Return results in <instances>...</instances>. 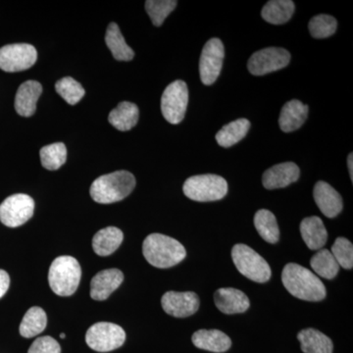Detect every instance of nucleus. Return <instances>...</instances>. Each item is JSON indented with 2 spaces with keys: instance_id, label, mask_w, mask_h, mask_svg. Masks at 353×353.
<instances>
[{
  "instance_id": "obj_15",
  "label": "nucleus",
  "mask_w": 353,
  "mask_h": 353,
  "mask_svg": "<svg viewBox=\"0 0 353 353\" xmlns=\"http://www.w3.org/2000/svg\"><path fill=\"white\" fill-rule=\"evenodd\" d=\"M216 307L224 314H238L250 308V303L245 292L234 288H222L214 294Z\"/></svg>"
},
{
  "instance_id": "obj_30",
  "label": "nucleus",
  "mask_w": 353,
  "mask_h": 353,
  "mask_svg": "<svg viewBox=\"0 0 353 353\" xmlns=\"http://www.w3.org/2000/svg\"><path fill=\"white\" fill-rule=\"evenodd\" d=\"M310 266L318 276L327 280H333L340 271V265L334 259L332 252L326 248L318 250L313 255L310 260Z\"/></svg>"
},
{
  "instance_id": "obj_23",
  "label": "nucleus",
  "mask_w": 353,
  "mask_h": 353,
  "mask_svg": "<svg viewBox=\"0 0 353 353\" xmlns=\"http://www.w3.org/2000/svg\"><path fill=\"white\" fill-rule=\"evenodd\" d=\"M124 234L116 227H108L101 230L92 239V248L99 256L112 254L122 243Z\"/></svg>"
},
{
  "instance_id": "obj_33",
  "label": "nucleus",
  "mask_w": 353,
  "mask_h": 353,
  "mask_svg": "<svg viewBox=\"0 0 353 353\" xmlns=\"http://www.w3.org/2000/svg\"><path fill=\"white\" fill-rule=\"evenodd\" d=\"M176 4L178 2L175 0H148L145 1V10L152 24L160 27L176 8Z\"/></svg>"
},
{
  "instance_id": "obj_6",
  "label": "nucleus",
  "mask_w": 353,
  "mask_h": 353,
  "mask_svg": "<svg viewBox=\"0 0 353 353\" xmlns=\"http://www.w3.org/2000/svg\"><path fill=\"white\" fill-rule=\"evenodd\" d=\"M232 259L239 272L253 282L262 284L270 280V266L250 246L243 243L234 245L232 250Z\"/></svg>"
},
{
  "instance_id": "obj_16",
  "label": "nucleus",
  "mask_w": 353,
  "mask_h": 353,
  "mask_svg": "<svg viewBox=\"0 0 353 353\" xmlns=\"http://www.w3.org/2000/svg\"><path fill=\"white\" fill-rule=\"evenodd\" d=\"M124 280V275L118 269H108L97 273L90 283V296L94 301H105Z\"/></svg>"
},
{
  "instance_id": "obj_20",
  "label": "nucleus",
  "mask_w": 353,
  "mask_h": 353,
  "mask_svg": "<svg viewBox=\"0 0 353 353\" xmlns=\"http://www.w3.org/2000/svg\"><path fill=\"white\" fill-rule=\"evenodd\" d=\"M192 341L196 347L211 352H225L232 347L231 339L219 330H199L192 334Z\"/></svg>"
},
{
  "instance_id": "obj_12",
  "label": "nucleus",
  "mask_w": 353,
  "mask_h": 353,
  "mask_svg": "<svg viewBox=\"0 0 353 353\" xmlns=\"http://www.w3.org/2000/svg\"><path fill=\"white\" fill-rule=\"evenodd\" d=\"M224 57V44L221 39H209L202 50L199 59V74L204 85H210L216 82L222 70Z\"/></svg>"
},
{
  "instance_id": "obj_21",
  "label": "nucleus",
  "mask_w": 353,
  "mask_h": 353,
  "mask_svg": "<svg viewBox=\"0 0 353 353\" xmlns=\"http://www.w3.org/2000/svg\"><path fill=\"white\" fill-rule=\"evenodd\" d=\"M308 106L303 102L294 99L283 106L279 118L281 130L285 132L296 131L307 119Z\"/></svg>"
},
{
  "instance_id": "obj_22",
  "label": "nucleus",
  "mask_w": 353,
  "mask_h": 353,
  "mask_svg": "<svg viewBox=\"0 0 353 353\" xmlns=\"http://www.w3.org/2000/svg\"><path fill=\"white\" fill-rule=\"evenodd\" d=\"M304 353H333V341L318 330L304 329L297 334Z\"/></svg>"
},
{
  "instance_id": "obj_26",
  "label": "nucleus",
  "mask_w": 353,
  "mask_h": 353,
  "mask_svg": "<svg viewBox=\"0 0 353 353\" xmlns=\"http://www.w3.org/2000/svg\"><path fill=\"white\" fill-rule=\"evenodd\" d=\"M105 41L114 58L118 61H131L134 58V50L128 46L116 23L109 24L106 30Z\"/></svg>"
},
{
  "instance_id": "obj_37",
  "label": "nucleus",
  "mask_w": 353,
  "mask_h": 353,
  "mask_svg": "<svg viewBox=\"0 0 353 353\" xmlns=\"http://www.w3.org/2000/svg\"><path fill=\"white\" fill-rule=\"evenodd\" d=\"M9 285H10V278L8 274L4 270H0V299L6 294Z\"/></svg>"
},
{
  "instance_id": "obj_34",
  "label": "nucleus",
  "mask_w": 353,
  "mask_h": 353,
  "mask_svg": "<svg viewBox=\"0 0 353 353\" xmlns=\"http://www.w3.org/2000/svg\"><path fill=\"white\" fill-rule=\"evenodd\" d=\"M336 20L326 14L315 16L308 24L309 32L315 39H326L333 36L336 31Z\"/></svg>"
},
{
  "instance_id": "obj_18",
  "label": "nucleus",
  "mask_w": 353,
  "mask_h": 353,
  "mask_svg": "<svg viewBox=\"0 0 353 353\" xmlns=\"http://www.w3.org/2000/svg\"><path fill=\"white\" fill-rule=\"evenodd\" d=\"M43 92V87L37 81H27L18 88L15 109L23 117H31L36 112L37 102Z\"/></svg>"
},
{
  "instance_id": "obj_27",
  "label": "nucleus",
  "mask_w": 353,
  "mask_h": 353,
  "mask_svg": "<svg viewBox=\"0 0 353 353\" xmlns=\"http://www.w3.org/2000/svg\"><path fill=\"white\" fill-rule=\"evenodd\" d=\"M250 122L248 119H238L229 123L216 134V141L222 148H231L248 134Z\"/></svg>"
},
{
  "instance_id": "obj_7",
  "label": "nucleus",
  "mask_w": 353,
  "mask_h": 353,
  "mask_svg": "<svg viewBox=\"0 0 353 353\" xmlns=\"http://www.w3.org/2000/svg\"><path fill=\"white\" fill-rule=\"evenodd\" d=\"M126 333L113 323L99 322L92 325L85 334L88 347L95 352H108L124 345Z\"/></svg>"
},
{
  "instance_id": "obj_35",
  "label": "nucleus",
  "mask_w": 353,
  "mask_h": 353,
  "mask_svg": "<svg viewBox=\"0 0 353 353\" xmlns=\"http://www.w3.org/2000/svg\"><path fill=\"white\" fill-rule=\"evenodd\" d=\"M332 254L343 269L350 270L353 267V245L345 238H338L332 246Z\"/></svg>"
},
{
  "instance_id": "obj_8",
  "label": "nucleus",
  "mask_w": 353,
  "mask_h": 353,
  "mask_svg": "<svg viewBox=\"0 0 353 353\" xmlns=\"http://www.w3.org/2000/svg\"><path fill=\"white\" fill-rule=\"evenodd\" d=\"M189 103V90L183 81H175L165 88L161 97V111L170 124H180Z\"/></svg>"
},
{
  "instance_id": "obj_4",
  "label": "nucleus",
  "mask_w": 353,
  "mask_h": 353,
  "mask_svg": "<svg viewBox=\"0 0 353 353\" xmlns=\"http://www.w3.org/2000/svg\"><path fill=\"white\" fill-rule=\"evenodd\" d=\"M82 270L78 260L72 256H59L51 264L48 283L51 290L59 296L75 294L80 285Z\"/></svg>"
},
{
  "instance_id": "obj_17",
  "label": "nucleus",
  "mask_w": 353,
  "mask_h": 353,
  "mask_svg": "<svg viewBox=\"0 0 353 353\" xmlns=\"http://www.w3.org/2000/svg\"><path fill=\"white\" fill-rule=\"evenodd\" d=\"M313 196L318 208L326 217H336L343 210V199L341 194L328 183L320 181L316 183Z\"/></svg>"
},
{
  "instance_id": "obj_24",
  "label": "nucleus",
  "mask_w": 353,
  "mask_h": 353,
  "mask_svg": "<svg viewBox=\"0 0 353 353\" xmlns=\"http://www.w3.org/2000/svg\"><path fill=\"white\" fill-rule=\"evenodd\" d=\"M139 111L138 106L129 101H123L109 114L108 121L115 129L126 132L138 124Z\"/></svg>"
},
{
  "instance_id": "obj_32",
  "label": "nucleus",
  "mask_w": 353,
  "mask_h": 353,
  "mask_svg": "<svg viewBox=\"0 0 353 353\" xmlns=\"http://www.w3.org/2000/svg\"><path fill=\"white\" fill-rule=\"evenodd\" d=\"M55 90L70 105H75L85 94V88L71 77H65L55 83Z\"/></svg>"
},
{
  "instance_id": "obj_14",
  "label": "nucleus",
  "mask_w": 353,
  "mask_h": 353,
  "mask_svg": "<svg viewBox=\"0 0 353 353\" xmlns=\"http://www.w3.org/2000/svg\"><path fill=\"white\" fill-rule=\"evenodd\" d=\"M299 175L301 171L296 164L294 162H285L265 171L262 176V183L267 190L282 189L290 183H296Z\"/></svg>"
},
{
  "instance_id": "obj_9",
  "label": "nucleus",
  "mask_w": 353,
  "mask_h": 353,
  "mask_svg": "<svg viewBox=\"0 0 353 353\" xmlns=\"http://www.w3.org/2000/svg\"><path fill=\"white\" fill-rule=\"evenodd\" d=\"M34 201L24 194H13L0 204V221L7 227L22 226L34 215Z\"/></svg>"
},
{
  "instance_id": "obj_10",
  "label": "nucleus",
  "mask_w": 353,
  "mask_h": 353,
  "mask_svg": "<svg viewBox=\"0 0 353 353\" xmlns=\"http://www.w3.org/2000/svg\"><path fill=\"white\" fill-rule=\"evenodd\" d=\"M38 52L31 44H8L0 48V69L14 73L25 71L36 63Z\"/></svg>"
},
{
  "instance_id": "obj_1",
  "label": "nucleus",
  "mask_w": 353,
  "mask_h": 353,
  "mask_svg": "<svg viewBox=\"0 0 353 353\" xmlns=\"http://www.w3.org/2000/svg\"><path fill=\"white\" fill-rule=\"evenodd\" d=\"M282 282L292 296L301 301H321L327 290L316 274L296 263L285 265L282 272Z\"/></svg>"
},
{
  "instance_id": "obj_29",
  "label": "nucleus",
  "mask_w": 353,
  "mask_h": 353,
  "mask_svg": "<svg viewBox=\"0 0 353 353\" xmlns=\"http://www.w3.org/2000/svg\"><path fill=\"white\" fill-rule=\"evenodd\" d=\"M254 226L265 241L269 243H278L280 239L277 219L271 211L260 209L254 215Z\"/></svg>"
},
{
  "instance_id": "obj_11",
  "label": "nucleus",
  "mask_w": 353,
  "mask_h": 353,
  "mask_svg": "<svg viewBox=\"0 0 353 353\" xmlns=\"http://www.w3.org/2000/svg\"><path fill=\"white\" fill-rule=\"evenodd\" d=\"M289 51L281 48H264L253 53L248 60V71L254 76H263L279 71L289 65Z\"/></svg>"
},
{
  "instance_id": "obj_13",
  "label": "nucleus",
  "mask_w": 353,
  "mask_h": 353,
  "mask_svg": "<svg viewBox=\"0 0 353 353\" xmlns=\"http://www.w3.org/2000/svg\"><path fill=\"white\" fill-rule=\"evenodd\" d=\"M161 304L167 314L176 318H185L196 313L201 301L196 292H168L162 296Z\"/></svg>"
},
{
  "instance_id": "obj_38",
  "label": "nucleus",
  "mask_w": 353,
  "mask_h": 353,
  "mask_svg": "<svg viewBox=\"0 0 353 353\" xmlns=\"http://www.w3.org/2000/svg\"><path fill=\"white\" fill-rule=\"evenodd\" d=\"M353 155L352 153H350V155H348L347 157V166H348V171H350V179H352V181H353V159H352Z\"/></svg>"
},
{
  "instance_id": "obj_3",
  "label": "nucleus",
  "mask_w": 353,
  "mask_h": 353,
  "mask_svg": "<svg viewBox=\"0 0 353 353\" xmlns=\"http://www.w3.org/2000/svg\"><path fill=\"white\" fill-rule=\"evenodd\" d=\"M136 187V178L128 171H116L97 178L90 187V196L97 203L123 201Z\"/></svg>"
},
{
  "instance_id": "obj_39",
  "label": "nucleus",
  "mask_w": 353,
  "mask_h": 353,
  "mask_svg": "<svg viewBox=\"0 0 353 353\" xmlns=\"http://www.w3.org/2000/svg\"><path fill=\"white\" fill-rule=\"evenodd\" d=\"M60 338H61V339H65V338H66V334H60Z\"/></svg>"
},
{
  "instance_id": "obj_25",
  "label": "nucleus",
  "mask_w": 353,
  "mask_h": 353,
  "mask_svg": "<svg viewBox=\"0 0 353 353\" xmlns=\"http://www.w3.org/2000/svg\"><path fill=\"white\" fill-rule=\"evenodd\" d=\"M292 0H271L262 9L261 16L266 22L273 25H282L289 22L294 13Z\"/></svg>"
},
{
  "instance_id": "obj_5",
  "label": "nucleus",
  "mask_w": 353,
  "mask_h": 353,
  "mask_svg": "<svg viewBox=\"0 0 353 353\" xmlns=\"http://www.w3.org/2000/svg\"><path fill=\"white\" fill-rule=\"evenodd\" d=\"M183 194L199 202L220 201L226 196L228 183L224 178L213 174L190 176L183 185Z\"/></svg>"
},
{
  "instance_id": "obj_19",
  "label": "nucleus",
  "mask_w": 353,
  "mask_h": 353,
  "mask_svg": "<svg viewBox=\"0 0 353 353\" xmlns=\"http://www.w3.org/2000/svg\"><path fill=\"white\" fill-rule=\"evenodd\" d=\"M301 234L304 243L311 250H320L326 245L328 233L321 218L311 216L301 223Z\"/></svg>"
},
{
  "instance_id": "obj_28",
  "label": "nucleus",
  "mask_w": 353,
  "mask_h": 353,
  "mask_svg": "<svg viewBox=\"0 0 353 353\" xmlns=\"http://www.w3.org/2000/svg\"><path fill=\"white\" fill-rule=\"evenodd\" d=\"M48 324V316L43 308L34 306L26 313L20 325V334L24 338L31 339L43 333Z\"/></svg>"
},
{
  "instance_id": "obj_2",
  "label": "nucleus",
  "mask_w": 353,
  "mask_h": 353,
  "mask_svg": "<svg viewBox=\"0 0 353 353\" xmlns=\"http://www.w3.org/2000/svg\"><path fill=\"white\" fill-rule=\"evenodd\" d=\"M143 256L152 266L166 269L182 262L187 252L180 241L162 234L146 236L143 243Z\"/></svg>"
},
{
  "instance_id": "obj_36",
  "label": "nucleus",
  "mask_w": 353,
  "mask_h": 353,
  "mask_svg": "<svg viewBox=\"0 0 353 353\" xmlns=\"http://www.w3.org/2000/svg\"><path fill=\"white\" fill-rule=\"evenodd\" d=\"M28 353H61V347L54 339L46 336L37 339Z\"/></svg>"
},
{
  "instance_id": "obj_31",
  "label": "nucleus",
  "mask_w": 353,
  "mask_h": 353,
  "mask_svg": "<svg viewBox=\"0 0 353 353\" xmlns=\"http://www.w3.org/2000/svg\"><path fill=\"white\" fill-rule=\"evenodd\" d=\"M41 165L48 170L54 171L63 166L67 159V148L64 143H57L43 146L39 152Z\"/></svg>"
}]
</instances>
